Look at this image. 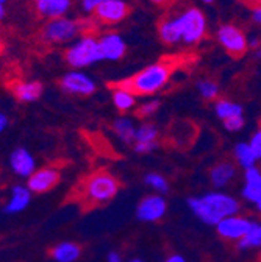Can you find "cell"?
Wrapping results in <instances>:
<instances>
[{"mask_svg": "<svg viewBox=\"0 0 261 262\" xmlns=\"http://www.w3.org/2000/svg\"><path fill=\"white\" fill-rule=\"evenodd\" d=\"M8 123H10L8 117L4 113H0V133H4V131L8 128Z\"/></svg>", "mask_w": 261, "mask_h": 262, "instance_id": "cell-35", "label": "cell"}, {"mask_svg": "<svg viewBox=\"0 0 261 262\" xmlns=\"http://www.w3.org/2000/svg\"><path fill=\"white\" fill-rule=\"evenodd\" d=\"M250 148L253 150L256 159H259L261 158V129L256 131V133L253 135V138L250 141Z\"/></svg>", "mask_w": 261, "mask_h": 262, "instance_id": "cell-32", "label": "cell"}, {"mask_svg": "<svg viewBox=\"0 0 261 262\" xmlns=\"http://www.w3.org/2000/svg\"><path fill=\"white\" fill-rule=\"evenodd\" d=\"M165 262H186V260H185V257H182V256H178V254H172V256H169Z\"/></svg>", "mask_w": 261, "mask_h": 262, "instance_id": "cell-37", "label": "cell"}, {"mask_svg": "<svg viewBox=\"0 0 261 262\" xmlns=\"http://www.w3.org/2000/svg\"><path fill=\"white\" fill-rule=\"evenodd\" d=\"M158 106H159L158 102H149V103H146V105H143L141 108L136 110V116L141 117V119L149 117V116H152V114L158 110Z\"/></svg>", "mask_w": 261, "mask_h": 262, "instance_id": "cell-30", "label": "cell"}, {"mask_svg": "<svg viewBox=\"0 0 261 262\" xmlns=\"http://www.w3.org/2000/svg\"><path fill=\"white\" fill-rule=\"evenodd\" d=\"M107 262H122V259H121V256L117 254V253H110L108 254V257H107Z\"/></svg>", "mask_w": 261, "mask_h": 262, "instance_id": "cell-36", "label": "cell"}, {"mask_svg": "<svg viewBox=\"0 0 261 262\" xmlns=\"http://www.w3.org/2000/svg\"><path fill=\"white\" fill-rule=\"evenodd\" d=\"M130 13H132V7L127 5L125 2H121V0H107V2L101 4L94 10L95 19L101 24H107V25L121 22Z\"/></svg>", "mask_w": 261, "mask_h": 262, "instance_id": "cell-9", "label": "cell"}, {"mask_svg": "<svg viewBox=\"0 0 261 262\" xmlns=\"http://www.w3.org/2000/svg\"><path fill=\"white\" fill-rule=\"evenodd\" d=\"M194 62H195V56L188 53L166 55L158 62L149 66V68L138 72L136 75L121 81L110 83L108 86L113 89L130 92L132 95H150L165 86L175 71L185 69L188 66H192Z\"/></svg>", "mask_w": 261, "mask_h": 262, "instance_id": "cell-1", "label": "cell"}, {"mask_svg": "<svg viewBox=\"0 0 261 262\" xmlns=\"http://www.w3.org/2000/svg\"><path fill=\"white\" fill-rule=\"evenodd\" d=\"M82 254V248L72 242H61L53 247L52 257L56 262H75Z\"/></svg>", "mask_w": 261, "mask_h": 262, "instance_id": "cell-22", "label": "cell"}, {"mask_svg": "<svg viewBox=\"0 0 261 262\" xmlns=\"http://www.w3.org/2000/svg\"><path fill=\"white\" fill-rule=\"evenodd\" d=\"M158 31H159L161 41L168 46H172V44L178 42V39H182V33H180V28L177 25L175 17H171L168 14L159 19Z\"/></svg>", "mask_w": 261, "mask_h": 262, "instance_id": "cell-19", "label": "cell"}, {"mask_svg": "<svg viewBox=\"0 0 261 262\" xmlns=\"http://www.w3.org/2000/svg\"><path fill=\"white\" fill-rule=\"evenodd\" d=\"M241 2H243L247 8H250V10H253V11L261 10V0H241Z\"/></svg>", "mask_w": 261, "mask_h": 262, "instance_id": "cell-34", "label": "cell"}, {"mask_svg": "<svg viewBox=\"0 0 261 262\" xmlns=\"http://www.w3.org/2000/svg\"><path fill=\"white\" fill-rule=\"evenodd\" d=\"M104 2H107V0H83V10L86 13H91V11H94L97 7H99L101 4H104Z\"/></svg>", "mask_w": 261, "mask_h": 262, "instance_id": "cell-33", "label": "cell"}, {"mask_svg": "<svg viewBox=\"0 0 261 262\" xmlns=\"http://www.w3.org/2000/svg\"><path fill=\"white\" fill-rule=\"evenodd\" d=\"M36 5V11L50 19H56V17H64L72 5V0H35Z\"/></svg>", "mask_w": 261, "mask_h": 262, "instance_id": "cell-15", "label": "cell"}, {"mask_svg": "<svg viewBox=\"0 0 261 262\" xmlns=\"http://www.w3.org/2000/svg\"><path fill=\"white\" fill-rule=\"evenodd\" d=\"M259 53H261V49H259Z\"/></svg>", "mask_w": 261, "mask_h": 262, "instance_id": "cell-45", "label": "cell"}, {"mask_svg": "<svg viewBox=\"0 0 261 262\" xmlns=\"http://www.w3.org/2000/svg\"><path fill=\"white\" fill-rule=\"evenodd\" d=\"M114 131H116V135L125 144H135L136 129H135L132 120H128V119H117L114 122Z\"/></svg>", "mask_w": 261, "mask_h": 262, "instance_id": "cell-23", "label": "cell"}, {"mask_svg": "<svg viewBox=\"0 0 261 262\" xmlns=\"http://www.w3.org/2000/svg\"><path fill=\"white\" fill-rule=\"evenodd\" d=\"M43 84L39 81H19L13 86V94L22 103L36 102L43 95Z\"/></svg>", "mask_w": 261, "mask_h": 262, "instance_id": "cell-17", "label": "cell"}, {"mask_svg": "<svg viewBox=\"0 0 261 262\" xmlns=\"http://www.w3.org/2000/svg\"><path fill=\"white\" fill-rule=\"evenodd\" d=\"M101 50L104 59H119L125 52V46L117 35H107L101 39Z\"/></svg>", "mask_w": 261, "mask_h": 262, "instance_id": "cell-21", "label": "cell"}, {"mask_svg": "<svg viewBox=\"0 0 261 262\" xmlns=\"http://www.w3.org/2000/svg\"><path fill=\"white\" fill-rule=\"evenodd\" d=\"M7 2H8V0H0V4H4V5H5Z\"/></svg>", "mask_w": 261, "mask_h": 262, "instance_id": "cell-43", "label": "cell"}, {"mask_svg": "<svg viewBox=\"0 0 261 262\" xmlns=\"http://www.w3.org/2000/svg\"><path fill=\"white\" fill-rule=\"evenodd\" d=\"M205 2H211V0H205Z\"/></svg>", "mask_w": 261, "mask_h": 262, "instance_id": "cell-44", "label": "cell"}, {"mask_svg": "<svg viewBox=\"0 0 261 262\" xmlns=\"http://www.w3.org/2000/svg\"><path fill=\"white\" fill-rule=\"evenodd\" d=\"M175 19L182 31V39L186 42H197L205 36V17L200 10L189 8Z\"/></svg>", "mask_w": 261, "mask_h": 262, "instance_id": "cell-6", "label": "cell"}, {"mask_svg": "<svg viewBox=\"0 0 261 262\" xmlns=\"http://www.w3.org/2000/svg\"><path fill=\"white\" fill-rule=\"evenodd\" d=\"M216 114L222 119L227 120L230 117H236V116H243V108L236 103H232L228 100H219L216 103Z\"/></svg>", "mask_w": 261, "mask_h": 262, "instance_id": "cell-26", "label": "cell"}, {"mask_svg": "<svg viewBox=\"0 0 261 262\" xmlns=\"http://www.w3.org/2000/svg\"><path fill=\"white\" fill-rule=\"evenodd\" d=\"M64 59L68 61L69 66L75 69L86 68V66L104 59L101 42H97L92 36H83L78 42L71 46L66 53H64Z\"/></svg>", "mask_w": 261, "mask_h": 262, "instance_id": "cell-5", "label": "cell"}, {"mask_svg": "<svg viewBox=\"0 0 261 262\" xmlns=\"http://www.w3.org/2000/svg\"><path fill=\"white\" fill-rule=\"evenodd\" d=\"M188 206L195 217L207 225H217L227 217L236 215L241 209L238 200L224 192H210L202 196H192L188 200Z\"/></svg>", "mask_w": 261, "mask_h": 262, "instance_id": "cell-2", "label": "cell"}, {"mask_svg": "<svg viewBox=\"0 0 261 262\" xmlns=\"http://www.w3.org/2000/svg\"><path fill=\"white\" fill-rule=\"evenodd\" d=\"M152 2L159 5V7H166V5H169L172 2V0H152Z\"/></svg>", "mask_w": 261, "mask_h": 262, "instance_id": "cell-38", "label": "cell"}, {"mask_svg": "<svg viewBox=\"0 0 261 262\" xmlns=\"http://www.w3.org/2000/svg\"><path fill=\"white\" fill-rule=\"evenodd\" d=\"M219 41L220 44L225 47L227 53L232 58L238 59L241 58L246 52H247V42H246V36L244 33L233 27V25H224L219 30Z\"/></svg>", "mask_w": 261, "mask_h": 262, "instance_id": "cell-8", "label": "cell"}, {"mask_svg": "<svg viewBox=\"0 0 261 262\" xmlns=\"http://www.w3.org/2000/svg\"><path fill=\"white\" fill-rule=\"evenodd\" d=\"M31 202V190L25 186H14L11 189V195L5 205V212L7 214H17L24 209Z\"/></svg>", "mask_w": 261, "mask_h": 262, "instance_id": "cell-18", "label": "cell"}, {"mask_svg": "<svg viewBox=\"0 0 261 262\" xmlns=\"http://www.w3.org/2000/svg\"><path fill=\"white\" fill-rule=\"evenodd\" d=\"M166 209V200L161 195H147L139 202L136 215L141 222H158L165 217Z\"/></svg>", "mask_w": 261, "mask_h": 262, "instance_id": "cell-10", "label": "cell"}, {"mask_svg": "<svg viewBox=\"0 0 261 262\" xmlns=\"http://www.w3.org/2000/svg\"><path fill=\"white\" fill-rule=\"evenodd\" d=\"M59 183V172L50 167L38 169L33 175L27 178V187L31 193H44L52 190Z\"/></svg>", "mask_w": 261, "mask_h": 262, "instance_id": "cell-12", "label": "cell"}, {"mask_svg": "<svg viewBox=\"0 0 261 262\" xmlns=\"http://www.w3.org/2000/svg\"><path fill=\"white\" fill-rule=\"evenodd\" d=\"M199 89H200V94L208 98V100H213L217 95V86L213 83V81H202L199 83Z\"/></svg>", "mask_w": 261, "mask_h": 262, "instance_id": "cell-29", "label": "cell"}, {"mask_svg": "<svg viewBox=\"0 0 261 262\" xmlns=\"http://www.w3.org/2000/svg\"><path fill=\"white\" fill-rule=\"evenodd\" d=\"M256 209H258V211H259V214H261V200L256 203Z\"/></svg>", "mask_w": 261, "mask_h": 262, "instance_id": "cell-41", "label": "cell"}, {"mask_svg": "<svg viewBox=\"0 0 261 262\" xmlns=\"http://www.w3.org/2000/svg\"><path fill=\"white\" fill-rule=\"evenodd\" d=\"M144 181L149 187H152L153 190H156L159 193H166L169 190V184H168L166 178L158 173H147Z\"/></svg>", "mask_w": 261, "mask_h": 262, "instance_id": "cell-28", "label": "cell"}, {"mask_svg": "<svg viewBox=\"0 0 261 262\" xmlns=\"http://www.w3.org/2000/svg\"><path fill=\"white\" fill-rule=\"evenodd\" d=\"M130 262H143V260H141V259H132Z\"/></svg>", "mask_w": 261, "mask_h": 262, "instance_id": "cell-42", "label": "cell"}, {"mask_svg": "<svg viewBox=\"0 0 261 262\" xmlns=\"http://www.w3.org/2000/svg\"><path fill=\"white\" fill-rule=\"evenodd\" d=\"M113 102L116 105V108L119 111H127L133 106L135 103V95H132L130 92L121 91V89H114V95H113Z\"/></svg>", "mask_w": 261, "mask_h": 262, "instance_id": "cell-27", "label": "cell"}, {"mask_svg": "<svg viewBox=\"0 0 261 262\" xmlns=\"http://www.w3.org/2000/svg\"><path fill=\"white\" fill-rule=\"evenodd\" d=\"M158 145V129L152 123H144L135 138V151L136 153H150Z\"/></svg>", "mask_w": 261, "mask_h": 262, "instance_id": "cell-14", "label": "cell"}, {"mask_svg": "<svg viewBox=\"0 0 261 262\" xmlns=\"http://www.w3.org/2000/svg\"><path fill=\"white\" fill-rule=\"evenodd\" d=\"M235 158L238 161V164L244 169H250V167H255V161H256V156L253 153V150L250 148V144H238L235 147Z\"/></svg>", "mask_w": 261, "mask_h": 262, "instance_id": "cell-24", "label": "cell"}, {"mask_svg": "<svg viewBox=\"0 0 261 262\" xmlns=\"http://www.w3.org/2000/svg\"><path fill=\"white\" fill-rule=\"evenodd\" d=\"M10 166H11V170L22 178H28L36 172L35 158L31 156V153L27 148H22V147L16 148L11 153Z\"/></svg>", "mask_w": 261, "mask_h": 262, "instance_id": "cell-13", "label": "cell"}, {"mask_svg": "<svg viewBox=\"0 0 261 262\" xmlns=\"http://www.w3.org/2000/svg\"><path fill=\"white\" fill-rule=\"evenodd\" d=\"M253 226V222L246 219V217H241V215H230L224 219L222 222H219L216 225L217 228V233L222 239L225 241H235V242H239Z\"/></svg>", "mask_w": 261, "mask_h": 262, "instance_id": "cell-7", "label": "cell"}, {"mask_svg": "<svg viewBox=\"0 0 261 262\" xmlns=\"http://www.w3.org/2000/svg\"><path fill=\"white\" fill-rule=\"evenodd\" d=\"M5 17V5L0 4V20H2Z\"/></svg>", "mask_w": 261, "mask_h": 262, "instance_id": "cell-39", "label": "cell"}, {"mask_svg": "<svg viewBox=\"0 0 261 262\" xmlns=\"http://www.w3.org/2000/svg\"><path fill=\"white\" fill-rule=\"evenodd\" d=\"M236 169L232 162H219L211 169L210 180L214 187H224L235 178Z\"/></svg>", "mask_w": 261, "mask_h": 262, "instance_id": "cell-20", "label": "cell"}, {"mask_svg": "<svg viewBox=\"0 0 261 262\" xmlns=\"http://www.w3.org/2000/svg\"><path fill=\"white\" fill-rule=\"evenodd\" d=\"M224 125L228 131H238L244 126V119H243V116L230 117V119L224 120Z\"/></svg>", "mask_w": 261, "mask_h": 262, "instance_id": "cell-31", "label": "cell"}, {"mask_svg": "<svg viewBox=\"0 0 261 262\" xmlns=\"http://www.w3.org/2000/svg\"><path fill=\"white\" fill-rule=\"evenodd\" d=\"M238 247L241 250H249V248H261V225L253 223L250 231L238 242Z\"/></svg>", "mask_w": 261, "mask_h": 262, "instance_id": "cell-25", "label": "cell"}, {"mask_svg": "<svg viewBox=\"0 0 261 262\" xmlns=\"http://www.w3.org/2000/svg\"><path fill=\"white\" fill-rule=\"evenodd\" d=\"M119 181L116 177L107 172H99L91 175L83 186V199L92 205H102L114 199L119 192Z\"/></svg>", "mask_w": 261, "mask_h": 262, "instance_id": "cell-4", "label": "cell"}, {"mask_svg": "<svg viewBox=\"0 0 261 262\" xmlns=\"http://www.w3.org/2000/svg\"><path fill=\"white\" fill-rule=\"evenodd\" d=\"M89 28H92V25L88 24L86 20H72L66 17H56V19H50L46 24L41 33V38L47 44H61V42L71 41L72 38L80 35V33H83V36H91L88 33Z\"/></svg>", "mask_w": 261, "mask_h": 262, "instance_id": "cell-3", "label": "cell"}, {"mask_svg": "<svg viewBox=\"0 0 261 262\" xmlns=\"http://www.w3.org/2000/svg\"><path fill=\"white\" fill-rule=\"evenodd\" d=\"M255 19H256L258 22H261V10L255 11Z\"/></svg>", "mask_w": 261, "mask_h": 262, "instance_id": "cell-40", "label": "cell"}, {"mask_svg": "<svg viewBox=\"0 0 261 262\" xmlns=\"http://www.w3.org/2000/svg\"><path fill=\"white\" fill-rule=\"evenodd\" d=\"M59 86L64 92L82 95V97L91 95L95 91L94 81L88 75H85L82 72H75V71L64 75L59 81Z\"/></svg>", "mask_w": 261, "mask_h": 262, "instance_id": "cell-11", "label": "cell"}, {"mask_svg": "<svg viewBox=\"0 0 261 262\" xmlns=\"http://www.w3.org/2000/svg\"><path fill=\"white\" fill-rule=\"evenodd\" d=\"M246 183L243 187V196L244 200L250 203H258L261 200V170L256 167L246 169Z\"/></svg>", "mask_w": 261, "mask_h": 262, "instance_id": "cell-16", "label": "cell"}]
</instances>
